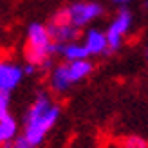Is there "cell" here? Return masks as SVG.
<instances>
[{
    "instance_id": "30bf717a",
    "label": "cell",
    "mask_w": 148,
    "mask_h": 148,
    "mask_svg": "<svg viewBox=\"0 0 148 148\" xmlns=\"http://www.w3.org/2000/svg\"><path fill=\"white\" fill-rule=\"evenodd\" d=\"M60 54L63 58V62H78V60H87L90 58L88 51L85 47L83 42H69L65 45H60Z\"/></svg>"
},
{
    "instance_id": "9a60e30c",
    "label": "cell",
    "mask_w": 148,
    "mask_h": 148,
    "mask_svg": "<svg viewBox=\"0 0 148 148\" xmlns=\"http://www.w3.org/2000/svg\"><path fill=\"white\" fill-rule=\"evenodd\" d=\"M114 2H116V4H119V5H123V4H128L130 0H114Z\"/></svg>"
},
{
    "instance_id": "8992f818",
    "label": "cell",
    "mask_w": 148,
    "mask_h": 148,
    "mask_svg": "<svg viewBox=\"0 0 148 148\" xmlns=\"http://www.w3.org/2000/svg\"><path fill=\"white\" fill-rule=\"evenodd\" d=\"M47 27H49V33L53 36V40L58 45H65L69 42H76L78 36H79V27H76L67 20L63 9H58L53 14V18L49 20Z\"/></svg>"
},
{
    "instance_id": "7a4b0ae2",
    "label": "cell",
    "mask_w": 148,
    "mask_h": 148,
    "mask_svg": "<svg viewBox=\"0 0 148 148\" xmlns=\"http://www.w3.org/2000/svg\"><path fill=\"white\" fill-rule=\"evenodd\" d=\"M56 53H60V45L53 40L49 27L40 22H33L25 33V49L24 58L27 63H33L40 69L51 67V60Z\"/></svg>"
},
{
    "instance_id": "3957f363",
    "label": "cell",
    "mask_w": 148,
    "mask_h": 148,
    "mask_svg": "<svg viewBox=\"0 0 148 148\" xmlns=\"http://www.w3.org/2000/svg\"><path fill=\"white\" fill-rule=\"evenodd\" d=\"M92 71H94V65L88 58L87 60H78V62L58 63L49 72V87L53 92L63 94L71 87H74L76 83L88 78L92 74Z\"/></svg>"
},
{
    "instance_id": "7c38bea8",
    "label": "cell",
    "mask_w": 148,
    "mask_h": 148,
    "mask_svg": "<svg viewBox=\"0 0 148 148\" xmlns=\"http://www.w3.org/2000/svg\"><path fill=\"white\" fill-rule=\"evenodd\" d=\"M4 148H34V145L29 141L25 136H18L16 139H13L11 143L4 145Z\"/></svg>"
},
{
    "instance_id": "277c9868",
    "label": "cell",
    "mask_w": 148,
    "mask_h": 148,
    "mask_svg": "<svg viewBox=\"0 0 148 148\" xmlns=\"http://www.w3.org/2000/svg\"><path fill=\"white\" fill-rule=\"evenodd\" d=\"M63 13L71 24L76 27H87L90 25L94 20H98L103 14V5L92 0H79V2H72L71 5L63 7Z\"/></svg>"
},
{
    "instance_id": "6da1fadb",
    "label": "cell",
    "mask_w": 148,
    "mask_h": 148,
    "mask_svg": "<svg viewBox=\"0 0 148 148\" xmlns=\"http://www.w3.org/2000/svg\"><path fill=\"white\" fill-rule=\"evenodd\" d=\"M62 114L60 105L51 98L49 94L40 92L31 101L29 108L24 114V123H22V136H25L34 146L42 145L53 127L58 123Z\"/></svg>"
},
{
    "instance_id": "5b68a950",
    "label": "cell",
    "mask_w": 148,
    "mask_h": 148,
    "mask_svg": "<svg viewBox=\"0 0 148 148\" xmlns=\"http://www.w3.org/2000/svg\"><path fill=\"white\" fill-rule=\"evenodd\" d=\"M132 13L128 9H119L117 14L112 18V22L108 24L107 27V40H108V49L110 53H116V51H119L123 42H125V36L128 34L130 27H132Z\"/></svg>"
},
{
    "instance_id": "ba28073f",
    "label": "cell",
    "mask_w": 148,
    "mask_h": 148,
    "mask_svg": "<svg viewBox=\"0 0 148 148\" xmlns=\"http://www.w3.org/2000/svg\"><path fill=\"white\" fill-rule=\"evenodd\" d=\"M83 43L90 56H101L110 53L108 49V40H107V31H101L98 27H88L83 36Z\"/></svg>"
},
{
    "instance_id": "52a82bcc",
    "label": "cell",
    "mask_w": 148,
    "mask_h": 148,
    "mask_svg": "<svg viewBox=\"0 0 148 148\" xmlns=\"http://www.w3.org/2000/svg\"><path fill=\"white\" fill-rule=\"evenodd\" d=\"M25 76L24 65H18L13 60H2L0 62V90L2 92H13Z\"/></svg>"
},
{
    "instance_id": "2e32d148",
    "label": "cell",
    "mask_w": 148,
    "mask_h": 148,
    "mask_svg": "<svg viewBox=\"0 0 148 148\" xmlns=\"http://www.w3.org/2000/svg\"><path fill=\"white\" fill-rule=\"evenodd\" d=\"M145 58H146V63H148V47H146V51H145Z\"/></svg>"
},
{
    "instance_id": "8fae6325",
    "label": "cell",
    "mask_w": 148,
    "mask_h": 148,
    "mask_svg": "<svg viewBox=\"0 0 148 148\" xmlns=\"http://www.w3.org/2000/svg\"><path fill=\"white\" fill-rule=\"evenodd\" d=\"M117 146L119 148H148V143L141 136H125L119 139Z\"/></svg>"
},
{
    "instance_id": "5bb4252c",
    "label": "cell",
    "mask_w": 148,
    "mask_h": 148,
    "mask_svg": "<svg viewBox=\"0 0 148 148\" xmlns=\"http://www.w3.org/2000/svg\"><path fill=\"white\" fill-rule=\"evenodd\" d=\"M36 69H38V67H36V65H33V63H27V62H25V65H24L25 76H31L33 72H36Z\"/></svg>"
},
{
    "instance_id": "4fadbf2b",
    "label": "cell",
    "mask_w": 148,
    "mask_h": 148,
    "mask_svg": "<svg viewBox=\"0 0 148 148\" xmlns=\"http://www.w3.org/2000/svg\"><path fill=\"white\" fill-rule=\"evenodd\" d=\"M9 94L11 92H2L0 90V114L9 112Z\"/></svg>"
},
{
    "instance_id": "9c48e42d",
    "label": "cell",
    "mask_w": 148,
    "mask_h": 148,
    "mask_svg": "<svg viewBox=\"0 0 148 148\" xmlns=\"http://www.w3.org/2000/svg\"><path fill=\"white\" fill-rule=\"evenodd\" d=\"M18 137V121L16 117L7 114H0V143L7 145Z\"/></svg>"
}]
</instances>
